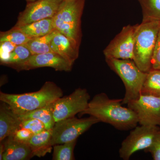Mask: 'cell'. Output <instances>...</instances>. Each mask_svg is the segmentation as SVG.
Returning <instances> with one entry per match:
<instances>
[{
  "label": "cell",
  "mask_w": 160,
  "mask_h": 160,
  "mask_svg": "<svg viewBox=\"0 0 160 160\" xmlns=\"http://www.w3.org/2000/svg\"><path fill=\"white\" fill-rule=\"evenodd\" d=\"M122 99L109 98L106 93H98L89 101L87 108L80 114L94 117L119 130L133 129L138 123L137 116L129 107L122 106Z\"/></svg>",
  "instance_id": "obj_1"
},
{
  "label": "cell",
  "mask_w": 160,
  "mask_h": 160,
  "mask_svg": "<svg viewBox=\"0 0 160 160\" xmlns=\"http://www.w3.org/2000/svg\"><path fill=\"white\" fill-rule=\"evenodd\" d=\"M63 94L62 89L55 83L48 81L34 92L9 94L1 92L0 100L8 104L16 114L21 115L54 102Z\"/></svg>",
  "instance_id": "obj_2"
},
{
  "label": "cell",
  "mask_w": 160,
  "mask_h": 160,
  "mask_svg": "<svg viewBox=\"0 0 160 160\" xmlns=\"http://www.w3.org/2000/svg\"><path fill=\"white\" fill-rule=\"evenodd\" d=\"M86 0H64L52 18L54 29L78 46L82 40L81 18Z\"/></svg>",
  "instance_id": "obj_3"
},
{
  "label": "cell",
  "mask_w": 160,
  "mask_h": 160,
  "mask_svg": "<svg viewBox=\"0 0 160 160\" xmlns=\"http://www.w3.org/2000/svg\"><path fill=\"white\" fill-rule=\"evenodd\" d=\"M160 28V21H142L138 24L134 37L133 59L141 70L145 72L151 69L153 50Z\"/></svg>",
  "instance_id": "obj_4"
},
{
  "label": "cell",
  "mask_w": 160,
  "mask_h": 160,
  "mask_svg": "<svg viewBox=\"0 0 160 160\" xmlns=\"http://www.w3.org/2000/svg\"><path fill=\"white\" fill-rule=\"evenodd\" d=\"M110 69L122 81L126 89L122 104H127L139 97L147 72L142 71L134 61L105 58Z\"/></svg>",
  "instance_id": "obj_5"
},
{
  "label": "cell",
  "mask_w": 160,
  "mask_h": 160,
  "mask_svg": "<svg viewBox=\"0 0 160 160\" xmlns=\"http://www.w3.org/2000/svg\"><path fill=\"white\" fill-rule=\"evenodd\" d=\"M99 122V120L91 116L83 118L73 117L58 121L52 129V145L53 146L77 140L92 126Z\"/></svg>",
  "instance_id": "obj_6"
},
{
  "label": "cell",
  "mask_w": 160,
  "mask_h": 160,
  "mask_svg": "<svg viewBox=\"0 0 160 160\" xmlns=\"http://www.w3.org/2000/svg\"><path fill=\"white\" fill-rule=\"evenodd\" d=\"M160 131L158 126H136L122 142L119 151L120 158L128 160L136 152L149 148Z\"/></svg>",
  "instance_id": "obj_7"
},
{
  "label": "cell",
  "mask_w": 160,
  "mask_h": 160,
  "mask_svg": "<svg viewBox=\"0 0 160 160\" xmlns=\"http://www.w3.org/2000/svg\"><path fill=\"white\" fill-rule=\"evenodd\" d=\"M90 96L85 89L78 88L69 96L59 98L52 103L55 122L75 117L87 108Z\"/></svg>",
  "instance_id": "obj_8"
},
{
  "label": "cell",
  "mask_w": 160,
  "mask_h": 160,
  "mask_svg": "<svg viewBox=\"0 0 160 160\" xmlns=\"http://www.w3.org/2000/svg\"><path fill=\"white\" fill-rule=\"evenodd\" d=\"M127 105L136 114L140 125L160 126V97L141 93Z\"/></svg>",
  "instance_id": "obj_9"
},
{
  "label": "cell",
  "mask_w": 160,
  "mask_h": 160,
  "mask_svg": "<svg viewBox=\"0 0 160 160\" xmlns=\"http://www.w3.org/2000/svg\"><path fill=\"white\" fill-rule=\"evenodd\" d=\"M138 25L123 27L103 51L105 58L133 60L135 34Z\"/></svg>",
  "instance_id": "obj_10"
},
{
  "label": "cell",
  "mask_w": 160,
  "mask_h": 160,
  "mask_svg": "<svg viewBox=\"0 0 160 160\" xmlns=\"http://www.w3.org/2000/svg\"><path fill=\"white\" fill-rule=\"evenodd\" d=\"M62 0H39L27 3L26 8L19 14L14 26L20 27L30 23L52 18L57 12Z\"/></svg>",
  "instance_id": "obj_11"
},
{
  "label": "cell",
  "mask_w": 160,
  "mask_h": 160,
  "mask_svg": "<svg viewBox=\"0 0 160 160\" xmlns=\"http://www.w3.org/2000/svg\"><path fill=\"white\" fill-rule=\"evenodd\" d=\"M73 65L54 52L32 55L25 62L12 66L18 71L29 70L42 67H50L56 71L69 72Z\"/></svg>",
  "instance_id": "obj_12"
},
{
  "label": "cell",
  "mask_w": 160,
  "mask_h": 160,
  "mask_svg": "<svg viewBox=\"0 0 160 160\" xmlns=\"http://www.w3.org/2000/svg\"><path fill=\"white\" fill-rule=\"evenodd\" d=\"M50 48L52 52L59 54L72 65L78 57L80 46L57 30Z\"/></svg>",
  "instance_id": "obj_13"
},
{
  "label": "cell",
  "mask_w": 160,
  "mask_h": 160,
  "mask_svg": "<svg viewBox=\"0 0 160 160\" xmlns=\"http://www.w3.org/2000/svg\"><path fill=\"white\" fill-rule=\"evenodd\" d=\"M21 120L8 104L2 102L0 106V142L11 136L21 128Z\"/></svg>",
  "instance_id": "obj_14"
},
{
  "label": "cell",
  "mask_w": 160,
  "mask_h": 160,
  "mask_svg": "<svg viewBox=\"0 0 160 160\" xmlns=\"http://www.w3.org/2000/svg\"><path fill=\"white\" fill-rule=\"evenodd\" d=\"M3 142L5 149L2 160H26L32 158L31 149L28 144L18 142L10 137L6 138Z\"/></svg>",
  "instance_id": "obj_15"
},
{
  "label": "cell",
  "mask_w": 160,
  "mask_h": 160,
  "mask_svg": "<svg viewBox=\"0 0 160 160\" xmlns=\"http://www.w3.org/2000/svg\"><path fill=\"white\" fill-rule=\"evenodd\" d=\"M51 137L52 129H46L32 135L27 143L31 149L32 157H43L51 152L53 147L51 144Z\"/></svg>",
  "instance_id": "obj_16"
},
{
  "label": "cell",
  "mask_w": 160,
  "mask_h": 160,
  "mask_svg": "<svg viewBox=\"0 0 160 160\" xmlns=\"http://www.w3.org/2000/svg\"><path fill=\"white\" fill-rule=\"evenodd\" d=\"M16 27L31 38L46 35L55 29L52 23V18L40 20L25 26Z\"/></svg>",
  "instance_id": "obj_17"
},
{
  "label": "cell",
  "mask_w": 160,
  "mask_h": 160,
  "mask_svg": "<svg viewBox=\"0 0 160 160\" xmlns=\"http://www.w3.org/2000/svg\"><path fill=\"white\" fill-rule=\"evenodd\" d=\"M52 103L18 116L21 120L30 118L39 120L44 124L46 129H52L55 123L53 117Z\"/></svg>",
  "instance_id": "obj_18"
},
{
  "label": "cell",
  "mask_w": 160,
  "mask_h": 160,
  "mask_svg": "<svg viewBox=\"0 0 160 160\" xmlns=\"http://www.w3.org/2000/svg\"><path fill=\"white\" fill-rule=\"evenodd\" d=\"M56 32V29H54L46 35L32 38L25 45L28 47L32 55L52 52L50 44Z\"/></svg>",
  "instance_id": "obj_19"
},
{
  "label": "cell",
  "mask_w": 160,
  "mask_h": 160,
  "mask_svg": "<svg viewBox=\"0 0 160 160\" xmlns=\"http://www.w3.org/2000/svg\"><path fill=\"white\" fill-rule=\"evenodd\" d=\"M141 93L160 97V69H151L147 72Z\"/></svg>",
  "instance_id": "obj_20"
},
{
  "label": "cell",
  "mask_w": 160,
  "mask_h": 160,
  "mask_svg": "<svg viewBox=\"0 0 160 160\" xmlns=\"http://www.w3.org/2000/svg\"><path fill=\"white\" fill-rule=\"evenodd\" d=\"M142 12V21H160V0H138Z\"/></svg>",
  "instance_id": "obj_21"
},
{
  "label": "cell",
  "mask_w": 160,
  "mask_h": 160,
  "mask_svg": "<svg viewBox=\"0 0 160 160\" xmlns=\"http://www.w3.org/2000/svg\"><path fill=\"white\" fill-rule=\"evenodd\" d=\"M77 140L53 146L52 160H74L73 151L76 144Z\"/></svg>",
  "instance_id": "obj_22"
},
{
  "label": "cell",
  "mask_w": 160,
  "mask_h": 160,
  "mask_svg": "<svg viewBox=\"0 0 160 160\" xmlns=\"http://www.w3.org/2000/svg\"><path fill=\"white\" fill-rule=\"evenodd\" d=\"M31 39L15 26L8 31L1 32L0 33V42L8 41L17 46L26 44Z\"/></svg>",
  "instance_id": "obj_23"
},
{
  "label": "cell",
  "mask_w": 160,
  "mask_h": 160,
  "mask_svg": "<svg viewBox=\"0 0 160 160\" xmlns=\"http://www.w3.org/2000/svg\"><path fill=\"white\" fill-rule=\"evenodd\" d=\"M31 51L25 44L17 46L6 62L2 65L12 67L25 62L32 55Z\"/></svg>",
  "instance_id": "obj_24"
},
{
  "label": "cell",
  "mask_w": 160,
  "mask_h": 160,
  "mask_svg": "<svg viewBox=\"0 0 160 160\" xmlns=\"http://www.w3.org/2000/svg\"><path fill=\"white\" fill-rule=\"evenodd\" d=\"M21 127L28 129L33 134H38L46 129L42 122L33 118L21 120Z\"/></svg>",
  "instance_id": "obj_25"
},
{
  "label": "cell",
  "mask_w": 160,
  "mask_h": 160,
  "mask_svg": "<svg viewBox=\"0 0 160 160\" xmlns=\"http://www.w3.org/2000/svg\"><path fill=\"white\" fill-rule=\"evenodd\" d=\"M17 45L10 42H0V59L1 64L8 60L12 52L17 47Z\"/></svg>",
  "instance_id": "obj_26"
},
{
  "label": "cell",
  "mask_w": 160,
  "mask_h": 160,
  "mask_svg": "<svg viewBox=\"0 0 160 160\" xmlns=\"http://www.w3.org/2000/svg\"><path fill=\"white\" fill-rule=\"evenodd\" d=\"M151 69H160V28L152 58Z\"/></svg>",
  "instance_id": "obj_27"
},
{
  "label": "cell",
  "mask_w": 160,
  "mask_h": 160,
  "mask_svg": "<svg viewBox=\"0 0 160 160\" xmlns=\"http://www.w3.org/2000/svg\"><path fill=\"white\" fill-rule=\"evenodd\" d=\"M32 135L31 132L28 129L21 127L10 137L18 142L27 144Z\"/></svg>",
  "instance_id": "obj_28"
},
{
  "label": "cell",
  "mask_w": 160,
  "mask_h": 160,
  "mask_svg": "<svg viewBox=\"0 0 160 160\" xmlns=\"http://www.w3.org/2000/svg\"><path fill=\"white\" fill-rule=\"evenodd\" d=\"M145 151L150 152L154 160H160V131L151 146Z\"/></svg>",
  "instance_id": "obj_29"
},
{
  "label": "cell",
  "mask_w": 160,
  "mask_h": 160,
  "mask_svg": "<svg viewBox=\"0 0 160 160\" xmlns=\"http://www.w3.org/2000/svg\"><path fill=\"white\" fill-rule=\"evenodd\" d=\"M5 146L4 142H1L0 144V160H2V156L5 151Z\"/></svg>",
  "instance_id": "obj_30"
},
{
  "label": "cell",
  "mask_w": 160,
  "mask_h": 160,
  "mask_svg": "<svg viewBox=\"0 0 160 160\" xmlns=\"http://www.w3.org/2000/svg\"><path fill=\"white\" fill-rule=\"evenodd\" d=\"M38 1H39V0H26L27 3L33 2H37Z\"/></svg>",
  "instance_id": "obj_31"
},
{
  "label": "cell",
  "mask_w": 160,
  "mask_h": 160,
  "mask_svg": "<svg viewBox=\"0 0 160 160\" xmlns=\"http://www.w3.org/2000/svg\"><path fill=\"white\" fill-rule=\"evenodd\" d=\"M62 1H64V0H62Z\"/></svg>",
  "instance_id": "obj_32"
}]
</instances>
